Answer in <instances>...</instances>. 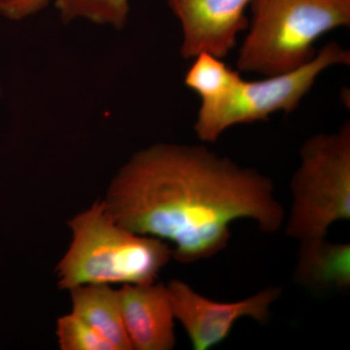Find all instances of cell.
I'll list each match as a JSON object with an SVG mask.
<instances>
[{
	"label": "cell",
	"mask_w": 350,
	"mask_h": 350,
	"mask_svg": "<svg viewBox=\"0 0 350 350\" xmlns=\"http://www.w3.org/2000/svg\"><path fill=\"white\" fill-rule=\"evenodd\" d=\"M71 241L56 267L57 285L148 284L172 259L167 243L120 225L103 200L68 221Z\"/></svg>",
	"instance_id": "cell-2"
},
{
	"label": "cell",
	"mask_w": 350,
	"mask_h": 350,
	"mask_svg": "<svg viewBox=\"0 0 350 350\" xmlns=\"http://www.w3.org/2000/svg\"><path fill=\"white\" fill-rule=\"evenodd\" d=\"M253 0H167L182 31L183 59L202 53L224 59L236 48L238 36L247 29L246 9Z\"/></svg>",
	"instance_id": "cell-7"
},
{
	"label": "cell",
	"mask_w": 350,
	"mask_h": 350,
	"mask_svg": "<svg viewBox=\"0 0 350 350\" xmlns=\"http://www.w3.org/2000/svg\"><path fill=\"white\" fill-rule=\"evenodd\" d=\"M64 23L86 21L120 31L128 24L130 0H55Z\"/></svg>",
	"instance_id": "cell-12"
},
{
	"label": "cell",
	"mask_w": 350,
	"mask_h": 350,
	"mask_svg": "<svg viewBox=\"0 0 350 350\" xmlns=\"http://www.w3.org/2000/svg\"><path fill=\"white\" fill-rule=\"evenodd\" d=\"M101 200L126 229L169 244L181 264L224 250L236 221L273 234L286 217L268 176L204 145L163 142L135 152Z\"/></svg>",
	"instance_id": "cell-1"
},
{
	"label": "cell",
	"mask_w": 350,
	"mask_h": 350,
	"mask_svg": "<svg viewBox=\"0 0 350 350\" xmlns=\"http://www.w3.org/2000/svg\"><path fill=\"white\" fill-rule=\"evenodd\" d=\"M237 70L271 76L301 68L326 33L350 25V0H253Z\"/></svg>",
	"instance_id": "cell-3"
},
{
	"label": "cell",
	"mask_w": 350,
	"mask_h": 350,
	"mask_svg": "<svg viewBox=\"0 0 350 350\" xmlns=\"http://www.w3.org/2000/svg\"><path fill=\"white\" fill-rule=\"evenodd\" d=\"M189 68L184 83L202 98V103L211 101L227 93L239 78V70H234L223 62V59L202 53L195 57Z\"/></svg>",
	"instance_id": "cell-11"
},
{
	"label": "cell",
	"mask_w": 350,
	"mask_h": 350,
	"mask_svg": "<svg viewBox=\"0 0 350 350\" xmlns=\"http://www.w3.org/2000/svg\"><path fill=\"white\" fill-rule=\"evenodd\" d=\"M293 280L310 292H349L350 244L327 238L299 241Z\"/></svg>",
	"instance_id": "cell-9"
},
{
	"label": "cell",
	"mask_w": 350,
	"mask_h": 350,
	"mask_svg": "<svg viewBox=\"0 0 350 350\" xmlns=\"http://www.w3.org/2000/svg\"><path fill=\"white\" fill-rule=\"evenodd\" d=\"M71 312L92 327L115 350H133L124 325L119 289L110 285H81L69 290Z\"/></svg>",
	"instance_id": "cell-10"
},
{
	"label": "cell",
	"mask_w": 350,
	"mask_h": 350,
	"mask_svg": "<svg viewBox=\"0 0 350 350\" xmlns=\"http://www.w3.org/2000/svg\"><path fill=\"white\" fill-rule=\"evenodd\" d=\"M124 325L133 350H172L175 317L167 284H126L119 289Z\"/></svg>",
	"instance_id": "cell-8"
},
{
	"label": "cell",
	"mask_w": 350,
	"mask_h": 350,
	"mask_svg": "<svg viewBox=\"0 0 350 350\" xmlns=\"http://www.w3.org/2000/svg\"><path fill=\"white\" fill-rule=\"evenodd\" d=\"M175 321L187 334L195 350H208L229 337L239 319L268 323L271 308L280 298V287L265 288L256 294L236 301H217L202 296L188 283L174 280L167 284Z\"/></svg>",
	"instance_id": "cell-6"
},
{
	"label": "cell",
	"mask_w": 350,
	"mask_h": 350,
	"mask_svg": "<svg viewBox=\"0 0 350 350\" xmlns=\"http://www.w3.org/2000/svg\"><path fill=\"white\" fill-rule=\"evenodd\" d=\"M350 52L332 41L301 68L254 81L239 78L220 98L202 103L194 130L200 142L213 144L236 125L268 121L278 112L290 114L299 107L327 69L349 66Z\"/></svg>",
	"instance_id": "cell-5"
},
{
	"label": "cell",
	"mask_w": 350,
	"mask_h": 350,
	"mask_svg": "<svg viewBox=\"0 0 350 350\" xmlns=\"http://www.w3.org/2000/svg\"><path fill=\"white\" fill-rule=\"evenodd\" d=\"M56 335L62 350H115L98 332L71 312L57 319Z\"/></svg>",
	"instance_id": "cell-13"
},
{
	"label": "cell",
	"mask_w": 350,
	"mask_h": 350,
	"mask_svg": "<svg viewBox=\"0 0 350 350\" xmlns=\"http://www.w3.org/2000/svg\"><path fill=\"white\" fill-rule=\"evenodd\" d=\"M0 96H1V87H0Z\"/></svg>",
	"instance_id": "cell-15"
},
{
	"label": "cell",
	"mask_w": 350,
	"mask_h": 350,
	"mask_svg": "<svg viewBox=\"0 0 350 350\" xmlns=\"http://www.w3.org/2000/svg\"><path fill=\"white\" fill-rule=\"evenodd\" d=\"M52 1L53 0H0V16L7 20L18 22L36 15Z\"/></svg>",
	"instance_id": "cell-14"
},
{
	"label": "cell",
	"mask_w": 350,
	"mask_h": 350,
	"mask_svg": "<svg viewBox=\"0 0 350 350\" xmlns=\"http://www.w3.org/2000/svg\"><path fill=\"white\" fill-rule=\"evenodd\" d=\"M300 157L283 228L298 241L327 238L332 226L350 219V122L308 138Z\"/></svg>",
	"instance_id": "cell-4"
}]
</instances>
